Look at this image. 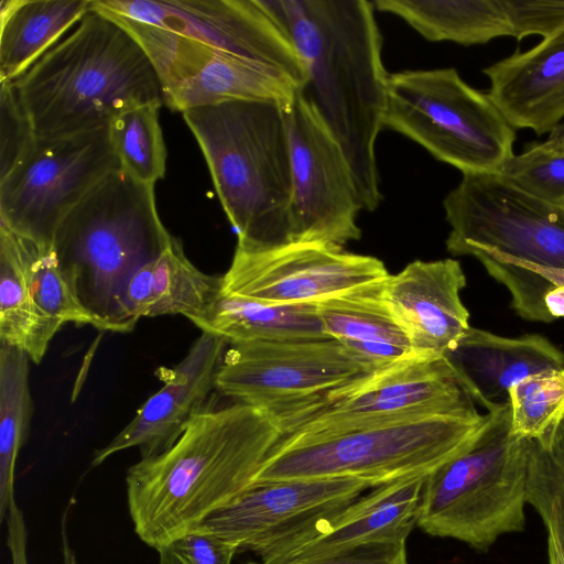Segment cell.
<instances>
[{
  "label": "cell",
  "instance_id": "cell-1",
  "mask_svg": "<svg viewBox=\"0 0 564 564\" xmlns=\"http://www.w3.org/2000/svg\"><path fill=\"white\" fill-rule=\"evenodd\" d=\"M295 45L306 80L299 90L349 163L362 209L382 195L376 141L384 120L388 76L375 7L366 0H260Z\"/></svg>",
  "mask_w": 564,
  "mask_h": 564
},
{
  "label": "cell",
  "instance_id": "cell-2",
  "mask_svg": "<svg viewBox=\"0 0 564 564\" xmlns=\"http://www.w3.org/2000/svg\"><path fill=\"white\" fill-rule=\"evenodd\" d=\"M282 436L264 409L205 404L169 449L129 467L127 503L135 534L156 549L229 506L256 484Z\"/></svg>",
  "mask_w": 564,
  "mask_h": 564
},
{
  "label": "cell",
  "instance_id": "cell-3",
  "mask_svg": "<svg viewBox=\"0 0 564 564\" xmlns=\"http://www.w3.org/2000/svg\"><path fill=\"white\" fill-rule=\"evenodd\" d=\"M13 84L43 139L108 127L138 105H164L160 79L142 46L93 9Z\"/></svg>",
  "mask_w": 564,
  "mask_h": 564
},
{
  "label": "cell",
  "instance_id": "cell-4",
  "mask_svg": "<svg viewBox=\"0 0 564 564\" xmlns=\"http://www.w3.org/2000/svg\"><path fill=\"white\" fill-rule=\"evenodd\" d=\"M206 160L237 246L292 242L289 128L274 104L232 100L182 112Z\"/></svg>",
  "mask_w": 564,
  "mask_h": 564
},
{
  "label": "cell",
  "instance_id": "cell-5",
  "mask_svg": "<svg viewBox=\"0 0 564 564\" xmlns=\"http://www.w3.org/2000/svg\"><path fill=\"white\" fill-rule=\"evenodd\" d=\"M173 236L161 221L154 185L118 169L64 217L53 247L58 262L101 330L131 332L123 310L132 274L158 257Z\"/></svg>",
  "mask_w": 564,
  "mask_h": 564
},
{
  "label": "cell",
  "instance_id": "cell-6",
  "mask_svg": "<svg viewBox=\"0 0 564 564\" xmlns=\"http://www.w3.org/2000/svg\"><path fill=\"white\" fill-rule=\"evenodd\" d=\"M486 420L417 415L283 435L256 484L289 479L358 478L373 487L427 476L462 453Z\"/></svg>",
  "mask_w": 564,
  "mask_h": 564
},
{
  "label": "cell",
  "instance_id": "cell-7",
  "mask_svg": "<svg viewBox=\"0 0 564 564\" xmlns=\"http://www.w3.org/2000/svg\"><path fill=\"white\" fill-rule=\"evenodd\" d=\"M530 447L511 433L510 405L486 413L470 444L426 476L417 527L480 551L523 531Z\"/></svg>",
  "mask_w": 564,
  "mask_h": 564
},
{
  "label": "cell",
  "instance_id": "cell-8",
  "mask_svg": "<svg viewBox=\"0 0 564 564\" xmlns=\"http://www.w3.org/2000/svg\"><path fill=\"white\" fill-rule=\"evenodd\" d=\"M383 124L462 174L498 173L514 154L516 129L453 67L389 74Z\"/></svg>",
  "mask_w": 564,
  "mask_h": 564
},
{
  "label": "cell",
  "instance_id": "cell-9",
  "mask_svg": "<svg viewBox=\"0 0 564 564\" xmlns=\"http://www.w3.org/2000/svg\"><path fill=\"white\" fill-rule=\"evenodd\" d=\"M479 414L442 357L412 355L273 415L288 435L406 416Z\"/></svg>",
  "mask_w": 564,
  "mask_h": 564
},
{
  "label": "cell",
  "instance_id": "cell-10",
  "mask_svg": "<svg viewBox=\"0 0 564 564\" xmlns=\"http://www.w3.org/2000/svg\"><path fill=\"white\" fill-rule=\"evenodd\" d=\"M454 256L494 252L564 269V210L513 187L496 173L463 174L443 202Z\"/></svg>",
  "mask_w": 564,
  "mask_h": 564
},
{
  "label": "cell",
  "instance_id": "cell-11",
  "mask_svg": "<svg viewBox=\"0 0 564 564\" xmlns=\"http://www.w3.org/2000/svg\"><path fill=\"white\" fill-rule=\"evenodd\" d=\"M118 169L108 127L37 138L29 155L0 180V224L36 245L51 247L68 212Z\"/></svg>",
  "mask_w": 564,
  "mask_h": 564
},
{
  "label": "cell",
  "instance_id": "cell-12",
  "mask_svg": "<svg viewBox=\"0 0 564 564\" xmlns=\"http://www.w3.org/2000/svg\"><path fill=\"white\" fill-rule=\"evenodd\" d=\"M373 370L329 337L230 344L215 389L232 402L275 414L324 397Z\"/></svg>",
  "mask_w": 564,
  "mask_h": 564
},
{
  "label": "cell",
  "instance_id": "cell-13",
  "mask_svg": "<svg viewBox=\"0 0 564 564\" xmlns=\"http://www.w3.org/2000/svg\"><path fill=\"white\" fill-rule=\"evenodd\" d=\"M104 13V12H101ZM142 46L160 79L164 105L185 110L232 100L288 109L299 87L282 70L129 19L104 13Z\"/></svg>",
  "mask_w": 564,
  "mask_h": 564
},
{
  "label": "cell",
  "instance_id": "cell-14",
  "mask_svg": "<svg viewBox=\"0 0 564 564\" xmlns=\"http://www.w3.org/2000/svg\"><path fill=\"white\" fill-rule=\"evenodd\" d=\"M91 9L271 65L299 90L305 84L295 45L260 0H93Z\"/></svg>",
  "mask_w": 564,
  "mask_h": 564
},
{
  "label": "cell",
  "instance_id": "cell-15",
  "mask_svg": "<svg viewBox=\"0 0 564 564\" xmlns=\"http://www.w3.org/2000/svg\"><path fill=\"white\" fill-rule=\"evenodd\" d=\"M284 112L292 164V242L343 248L358 240L362 206L343 149L299 93Z\"/></svg>",
  "mask_w": 564,
  "mask_h": 564
},
{
  "label": "cell",
  "instance_id": "cell-16",
  "mask_svg": "<svg viewBox=\"0 0 564 564\" xmlns=\"http://www.w3.org/2000/svg\"><path fill=\"white\" fill-rule=\"evenodd\" d=\"M389 275L378 258L327 243L236 246L221 291L272 304L317 303Z\"/></svg>",
  "mask_w": 564,
  "mask_h": 564
},
{
  "label": "cell",
  "instance_id": "cell-17",
  "mask_svg": "<svg viewBox=\"0 0 564 564\" xmlns=\"http://www.w3.org/2000/svg\"><path fill=\"white\" fill-rule=\"evenodd\" d=\"M373 485L358 478L289 479L254 484L194 528L213 532L258 556L336 513Z\"/></svg>",
  "mask_w": 564,
  "mask_h": 564
},
{
  "label": "cell",
  "instance_id": "cell-18",
  "mask_svg": "<svg viewBox=\"0 0 564 564\" xmlns=\"http://www.w3.org/2000/svg\"><path fill=\"white\" fill-rule=\"evenodd\" d=\"M426 476L372 487L336 513L259 555L263 564L321 557L372 543L405 542L417 527Z\"/></svg>",
  "mask_w": 564,
  "mask_h": 564
},
{
  "label": "cell",
  "instance_id": "cell-19",
  "mask_svg": "<svg viewBox=\"0 0 564 564\" xmlns=\"http://www.w3.org/2000/svg\"><path fill=\"white\" fill-rule=\"evenodd\" d=\"M227 347L228 343L223 338L202 332L183 359L165 370L163 387L106 446L95 452L91 466L97 467L131 447L139 448L141 458H151L169 449L215 389L216 375Z\"/></svg>",
  "mask_w": 564,
  "mask_h": 564
},
{
  "label": "cell",
  "instance_id": "cell-20",
  "mask_svg": "<svg viewBox=\"0 0 564 564\" xmlns=\"http://www.w3.org/2000/svg\"><path fill=\"white\" fill-rule=\"evenodd\" d=\"M465 286L453 259L415 260L383 281V299L415 355L442 357L470 327L460 299Z\"/></svg>",
  "mask_w": 564,
  "mask_h": 564
},
{
  "label": "cell",
  "instance_id": "cell-21",
  "mask_svg": "<svg viewBox=\"0 0 564 564\" xmlns=\"http://www.w3.org/2000/svg\"><path fill=\"white\" fill-rule=\"evenodd\" d=\"M442 358L488 413L509 406L511 388L524 378L564 369V352L541 335L510 338L471 326Z\"/></svg>",
  "mask_w": 564,
  "mask_h": 564
},
{
  "label": "cell",
  "instance_id": "cell-22",
  "mask_svg": "<svg viewBox=\"0 0 564 564\" xmlns=\"http://www.w3.org/2000/svg\"><path fill=\"white\" fill-rule=\"evenodd\" d=\"M482 73L487 94L514 129L542 135L564 119V30Z\"/></svg>",
  "mask_w": 564,
  "mask_h": 564
},
{
  "label": "cell",
  "instance_id": "cell-23",
  "mask_svg": "<svg viewBox=\"0 0 564 564\" xmlns=\"http://www.w3.org/2000/svg\"><path fill=\"white\" fill-rule=\"evenodd\" d=\"M223 290V275L200 271L173 237L154 259L130 278L123 296L127 321L134 327L141 317L183 315L192 323L204 318Z\"/></svg>",
  "mask_w": 564,
  "mask_h": 564
},
{
  "label": "cell",
  "instance_id": "cell-24",
  "mask_svg": "<svg viewBox=\"0 0 564 564\" xmlns=\"http://www.w3.org/2000/svg\"><path fill=\"white\" fill-rule=\"evenodd\" d=\"M384 280L317 302L324 334L373 369L415 355L383 299Z\"/></svg>",
  "mask_w": 564,
  "mask_h": 564
},
{
  "label": "cell",
  "instance_id": "cell-25",
  "mask_svg": "<svg viewBox=\"0 0 564 564\" xmlns=\"http://www.w3.org/2000/svg\"><path fill=\"white\" fill-rule=\"evenodd\" d=\"M93 0H1L0 82H14L90 11Z\"/></svg>",
  "mask_w": 564,
  "mask_h": 564
},
{
  "label": "cell",
  "instance_id": "cell-26",
  "mask_svg": "<svg viewBox=\"0 0 564 564\" xmlns=\"http://www.w3.org/2000/svg\"><path fill=\"white\" fill-rule=\"evenodd\" d=\"M193 324L228 345L327 337L317 303L272 304L223 291L207 315Z\"/></svg>",
  "mask_w": 564,
  "mask_h": 564
},
{
  "label": "cell",
  "instance_id": "cell-27",
  "mask_svg": "<svg viewBox=\"0 0 564 564\" xmlns=\"http://www.w3.org/2000/svg\"><path fill=\"white\" fill-rule=\"evenodd\" d=\"M28 239L0 224V343L39 364L62 327L36 305L28 280Z\"/></svg>",
  "mask_w": 564,
  "mask_h": 564
},
{
  "label": "cell",
  "instance_id": "cell-28",
  "mask_svg": "<svg viewBox=\"0 0 564 564\" xmlns=\"http://www.w3.org/2000/svg\"><path fill=\"white\" fill-rule=\"evenodd\" d=\"M376 10L394 14L427 41L486 44L512 36L501 0H376Z\"/></svg>",
  "mask_w": 564,
  "mask_h": 564
},
{
  "label": "cell",
  "instance_id": "cell-29",
  "mask_svg": "<svg viewBox=\"0 0 564 564\" xmlns=\"http://www.w3.org/2000/svg\"><path fill=\"white\" fill-rule=\"evenodd\" d=\"M29 356L0 345V521L14 498L17 459L28 435L32 415Z\"/></svg>",
  "mask_w": 564,
  "mask_h": 564
},
{
  "label": "cell",
  "instance_id": "cell-30",
  "mask_svg": "<svg viewBox=\"0 0 564 564\" xmlns=\"http://www.w3.org/2000/svg\"><path fill=\"white\" fill-rule=\"evenodd\" d=\"M161 102L131 107L109 123V137L120 169L132 178L150 185L166 171V147L160 124Z\"/></svg>",
  "mask_w": 564,
  "mask_h": 564
},
{
  "label": "cell",
  "instance_id": "cell-31",
  "mask_svg": "<svg viewBox=\"0 0 564 564\" xmlns=\"http://www.w3.org/2000/svg\"><path fill=\"white\" fill-rule=\"evenodd\" d=\"M509 405L512 435L549 448L564 421V369L524 378L511 388Z\"/></svg>",
  "mask_w": 564,
  "mask_h": 564
},
{
  "label": "cell",
  "instance_id": "cell-32",
  "mask_svg": "<svg viewBox=\"0 0 564 564\" xmlns=\"http://www.w3.org/2000/svg\"><path fill=\"white\" fill-rule=\"evenodd\" d=\"M498 174L521 192L564 210V122L542 143L513 154Z\"/></svg>",
  "mask_w": 564,
  "mask_h": 564
},
{
  "label": "cell",
  "instance_id": "cell-33",
  "mask_svg": "<svg viewBox=\"0 0 564 564\" xmlns=\"http://www.w3.org/2000/svg\"><path fill=\"white\" fill-rule=\"evenodd\" d=\"M28 280L39 308L61 326L67 323L91 325L101 330L97 318L86 308L63 271L54 247L29 240Z\"/></svg>",
  "mask_w": 564,
  "mask_h": 564
},
{
  "label": "cell",
  "instance_id": "cell-34",
  "mask_svg": "<svg viewBox=\"0 0 564 564\" xmlns=\"http://www.w3.org/2000/svg\"><path fill=\"white\" fill-rule=\"evenodd\" d=\"M527 501L564 551V421L549 448L531 441Z\"/></svg>",
  "mask_w": 564,
  "mask_h": 564
},
{
  "label": "cell",
  "instance_id": "cell-35",
  "mask_svg": "<svg viewBox=\"0 0 564 564\" xmlns=\"http://www.w3.org/2000/svg\"><path fill=\"white\" fill-rule=\"evenodd\" d=\"M487 272L503 284L511 294L513 310L524 319L551 323L554 318L545 307L544 296L554 285L538 273L516 264L495 259L486 253L473 256Z\"/></svg>",
  "mask_w": 564,
  "mask_h": 564
},
{
  "label": "cell",
  "instance_id": "cell-36",
  "mask_svg": "<svg viewBox=\"0 0 564 564\" xmlns=\"http://www.w3.org/2000/svg\"><path fill=\"white\" fill-rule=\"evenodd\" d=\"M36 141L37 135L13 82H0V180L29 155Z\"/></svg>",
  "mask_w": 564,
  "mask_h": 564
},
{
  "label": "cell",
  "instance_id": "cell-37",
  "mask_svg": "<svg viewBox=\"0 0 564 564\" xmlns=\"http://www.w3.org/2000/svg\"><path fill=\"white\" fill-rule=\"evenodd\" d=\"M158 564H231L239 547L213 533L192 528L158 546Z\"/></svg>",
  "mask_w": 564,
  "mask_h": 564
},
{
  "label": "cell",
  "instance_id": "cell-38",
  "mask_svg": "<svg viewBox=\"0 0 564 564\" xmlns=\"http://www.w3.org/2000/svg\"><path fill=\"white\" fill-rule=\"evenodd\" d=\"M512 37L518 41L540 35L546 39L564 30V0H501Z\"/></svg>",
  "mask_w": 564,
  "mask_h": 564
},
{
  "label": "cell",
  "instance_id": "cell-39",
  "mask_svg": "<svg viewBox=\"0 0 564 564\" xmlns=\"http://www.w3.org/2000/svg\"><path fill=\"white\" fill-rule=\"evenodd\" d=\"M246 564H263L250 561ZM278 564H408L405 542L372 543L329 555Z\"/></svg>",
  "mask_w": 564,
  "mask_h": 564
},
{
  "label": "cell",
  "instance_id": "cell-40",
  "mask_svg": "<svg viewBox=\"0 0 564 564\" xmlns=\"http://www.w3.org/2000/svg\"><path fill=\"white\" fill-rule=\"evenodd\" d=\"M7 545L12 564H29L28 530L22 510L14 503L6 517Z\"/></svg>",
  "mask_w": 564,
  "mask_h": 564
},
{
  "label": "cell",
  "instance_id": "cell-41",
  "mask_svg": "<svg viewBox=\"0 0 564 564\" xmlns=\"http://www.w3.org/2000/svg\"><path fill=\"white\" fill-rule=\"evenodd\" d=\"M475 253H478V252H475ZM481 253H486L495 259H499V260L516 264L518 267L528 269L530 271H533L553 284L564 285V269L543 267V265L534 264V263H531L528 261H521V260H516V259H511L508 257H503L501 254L494 253V252H481Z\"/></svg>",
  "mask_w": 564,
  "mask_h": 564
},
{
  "label": "cell",
  "instance_id": "cell-42",
  "mask_svg": "<svg viewBox=\"0 0 564 564\" xmlns=\"http://www.w3.org/2000/svg\"><path fill=\"white\" fill-rule=\"evenodd\" d=\"M544 303L547 312L554 319L564 317V285L554 284L546 292Z\"/></svg>",
  "mask_w": 564,
  "mask_h": 564
},
{
  "label": "cell",
  "instance_id": "cell-43",
  "mask_svg": "<svg viewBox=\"0 0 564 564\" xmlns=\"http://www.w3.org/2000/svg\"><path fill=\"white\" fill-rule=\"evenodd\" d=\"M61 536H62V555H63L62 564H77L74 550L72 549L69 540H68V533H67V528H66V514H64L63 519H62Z\"/></svg>",
  "mask_w": 564,
  "mask_h": 564
},
{
  "label": "cell",
  "instance_id": "cell-44",
  "mask_svg": "<svg viewBox=\"0 0 564 564\" xmlns=\"http://www.w3.org/2000/svg\"><path fill=\"white\" fill-rule=\"evenodd\" d=\"M549 564H564V551L557 541L551 536L547 538Z\"/></svg>",
  "mask_w": 564,
  "mask_h": 564
}]
</instances>
